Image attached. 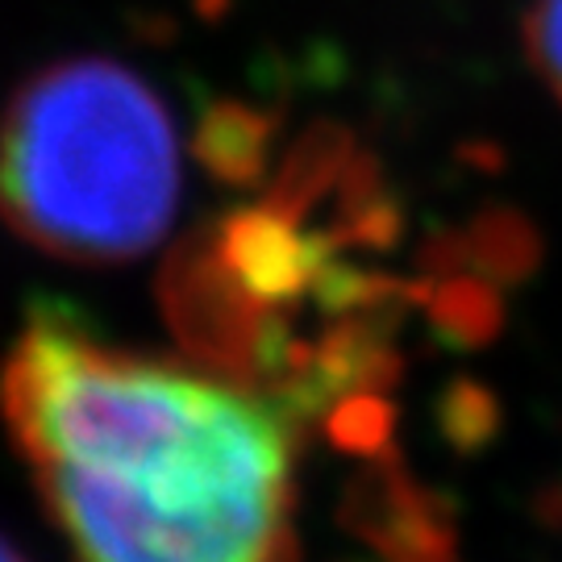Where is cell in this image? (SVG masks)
Listing matches in <instances>:
<instances>
[{"label":"cell","mask_w":562,"mask_h":562,"mask_svg":"<svg viewBox=\"0 0 562 562\" xmlns=\"http://www.w3.org/2000/svg\"><path fill=\"white\" fill-rule=\"evenodd\" d=\"M0 562H25V559H21L18 550H13V546H9L4 538H0Z\"/></svg>","instance_id":"cell-4"},{"label":"cell","mask_w":562,"mask_h":562,"mask_svg":"<svg viewBox=\"0 0 562 562\" xmlns=\"http://www.w3.org/2000/svg\"><path fill=\"white\" fill-rule=\"evenodd\" d=\"M525 55L562 104V0H533L525 13Z\"/></svg>","instance_id":"cell-3"},{"label":"cell","mask_w":562,"mask_h":562,"mask_svg":"<svg viewBox=\"0 0 562 562\" xmlns=\"http://www.w3.org/2000/svg\"><path fill=\"white\" fill-rule=\"evenodd\" d=\"M180 204V142L146 83L67 59L21 83L0 125V213L30 246L76 262L150 250Z\"/></svg>","instance_id":"cell-2"},{"label":"cell","mask_w":562,"mask_h":562,"mask_svg":"<svg viewBox=\"0 0 562 562\" xmlns=\"http://www.w3.org/2000/svg\"><path fill=\"white\" fill-rule=\"evenodd\" d=\"M0 408L80 562H292V442L234 383L42 313Z\"/></svg>","instance_id":"cell-1"}]
</instances>
